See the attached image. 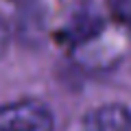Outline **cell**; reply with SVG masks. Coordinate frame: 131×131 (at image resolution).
I'll return each instance as SVG.
<instances>
[{
	"instance_id": "obj_1",
	"label": "cell",
	"mask_w": 131,
	"mask_h": 131,
	"mask_svg": "<svg viewBox=\"0 0 131 131\" xmlns=\"http://www.w3.org/2000/svg\"><path fill=\"white\" fill-rule=\"evenodd\" d=\"M0 131H52V116L39 101L0 105Z\"/></svg>"
},
{
	"instance_id": "obj_2",
	"label": "cell",
	"mask_w": 131,
	"mask_h": 131,
	"mask_svg": "<svg viewBox=\"0 0 131 131\" xmlns=\"http://www.w3.org/2000/svg\"><path fill=\"white\" fill-rule=\"evenodd\" d=\"M81 131H131V112L122 105H105L88 114Z\"/></svg>"
},
{
	"instance_id": "obj_3",
	"label": "cell",
	"mask_w": 131,
	"mask_h": 131,
	"mask_svg": "<svg viewBox=\"0 0 131 131\" xmlns=\"http://www.w3.org/2000/svg\"><path fill=\"white\" fill-rule=\"evenodd\" d=\"M112 9L116 18L131 28V0H112Z\"/></svg>"
},
{
	"instance_id": "obj_4",
	"label": "cell",
	"mask_w": 131,
	"mask_h": 131,
	"mask_svg": "<svg viewBox=\"0 0 131 131\" xmlns=\"http://www.w3.org/2000/svg\"><path fill=\"white\" fill-rule=\"evenodd\" d=\"M7 46H9V26L2 18H0V57L5 55Z\"/></svg>"
}]
</instances>
